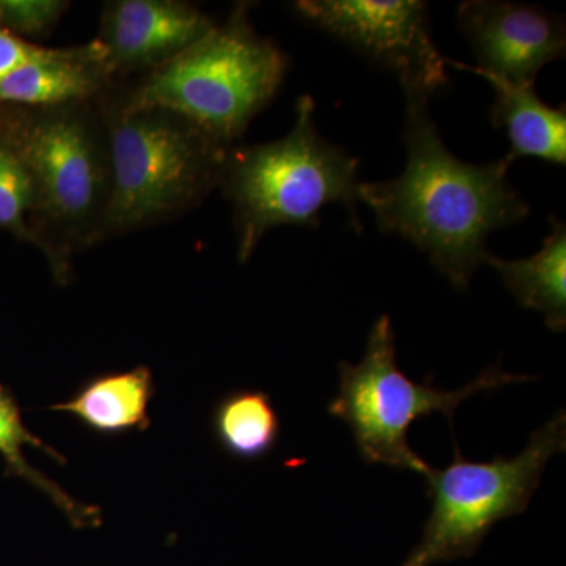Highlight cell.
Wrapping results in <instances>:
<instances>
[{
	"label": "cell",
	"instance_id": "obj_3",
	"mask_svg": "<svg viewBox=\"0 0 566 566\" xmlns=\"http://www.w3.org/2000/svg\"><path fill=\"white\" fill-rule=\"evenodd\" d=\"M112 159L109 207L96 245L174 221L219 188L230 148L159 106H128L114 84L99 96Z\"/></svg>",
	"mask_w": 566,
	"mask_h": 566
},
{
	"label": "cell",
	"instance_id": "obj_10",
	"mask_svg": "<svg viewBox=\"0 0 566 566\" xmlns=\"http://www.w3.org/2000/svg\"><path fill=\"white\" fill-rule=\"evenodd\" d=\"M458 22L479 70L513 84L535 85L539 70L565 55L564 20L538 7L469 0L458 9Z\"/></svg>",
	"mask_w": 566,
	"mask_h": 566
},
{
	"label": "cell",
	"instance_id": "obj_16",
	"mask_svg": "<svg viewBox=\"0 0 566 566\" xmlns=\"http://www.w3.org/2000/svg\"><path fill=\"white\" fill-rule=\"evenodd\" d=\"M212 431L223 452L243 461L270 455L281 436V420L270 395L241 389L226 395L212 412Z\"/></svg>",
	"mask_w": 566,
	"mask_h": 566
},
{
	"label": "cell",
	"instance_id": "obj_11",
	"mask_svg": "<svg viewBox=\"0 0 566 566\" xmlns=\"http://www.w3.org/2000/svg\"><path fill=\"white\" fill-rule=\"evenodd\" d=\"M104 51L95 40L70 48H46L0 82V106H61L91 102L114 84Z\"/></svg>",
	"mask_w": 566,
	"mask_h": 566
},
{
	"label": "cell",
	"instance_id": "obj_15",
	"mask_svg": "<svg viewBox=\"0 0 566 566\" xmlns=\"http://www.w3.org/2000/svg\"><path fill=\"white\" fill-rule=\"evenodd\" d=\"M24 446L43 450L46 455L54 458L57 463H65V458L61 453L55 452L50 446L44 444L39 436L28 430L24 420H22L20 406L14 400L13 395L0 385V457L6 461L7 474L20 476L41 493L46 494L52 504L61 510L74 527L99 526V523H102L99 510L77 501L73 495L62 490L57 483L48 479L43 472L29 464L28 458L22 453Z\"/></svg>",
	"mask_w": 566,
	"mask_h": 566
},
{
	"label": "cell",
	"instance_id": "obj_14",
	"mask_svg": "<svg viewBox=\"0 0 566 566\" xmlns=\"http://www.w3.org/2000/svg\"><path fill=\"white\" fill-rule=\"evenodd\" d=\"M485 264L494 268L517 303L545 316L554 333L566 329V226L551 218V233L535 255L504 260L490 253Z\"/></svg>",
	"mask_w": 566,
	"mask_h": 566
},
{
	"label": "cell",
	"instance_id": "obj_2",
	"mask_svg": "<svg viewBox=\"0 0 566 566\" xmlns=\"http://www.w3.org/2000/svg\"><path fill=\"white\" fill-rule=\"evenodd\" d=\"M0 126L21 153L33 188L31 229L59 285L73 256L95 248L111 202L112 159L99 96L61 106H0Z\"/></svg>",
	"mask_w": 566,
	"mask_h": 566
},
{
	"label": "cell",
	"instance_id": "obj_5",
	"mask_svg": "<svg viewBox=\"0 0 566 566\" xmlns=\"http://www.w3.org/2000/svg\"><path fill=\"white\" fill-rule=\"evenodd\" d=\"M357 172L359 161L316 132L308 95L297 99L296 122L285 137L230 148L219 188L233 205L240 262H249L274 227L318 226L319 211L329 203L344 205L359 232Z\"/></svg>",
	"mask_w": 566,
	"mask_h": 566
},
{
	"label": "cell",
	"instance_id": "obj_1",
	"mask_svg": "<svg viewBox=\"0 0 566 566\" xmlns=\"http://www.w3.org/2000/svg\"><path fill=\"white\" fill-rule=\"evenodd\" d=\"M428 103L406 99L403 174L359 182L357 199L375 212L381 232L411 241L464 292L490 256L488 237L524 221L531 208L506 178L512 159L482 166L458 159L447 150Z\"/></svg>",
	"mask_w": 566,
	"mask_h": 566
},
{
	"label": "cell",
	"instance_id": "obj_18",
	"mask_svg": "<svg viewBox=\"0 0 566 566\" xmlns=\"http://www.w3.org/2000/svg\"><path fill=\"white\" fill-rule=\"evenodd\" d=\"M63 0H29V2H0V29L25 40L48 39L70 9Z\"/></svg>",
	"mask_w": 566,
	"mask_h": 566
},
{
	"label": "cell",
	"instance_id": "obj_6",
	"mask_svg": "<svg viewBox=\"0 0 566 566\" xmlns=\"http://www.w3.org/2000/svg\"><path fill=\"white\" fill-rule=\"evenodd\" d=\"M526 381H535L534 376L510 375L499 367L486 368L452 392L411 381L398 368L392 323L382 315L368 334L363 363H340V387L327 412L348 424L365 463L412 471L427 480L433 468L408 442L417 419L442 412L452 424L453 412L471 395Z\"/></svg>",
	"mask_w": 566,
	"mask_h": 566
},
{
	"label": "cell",
	"instance_id": "obj_8",
	"mask_svg": "<svg viewBox=\"0 0 566 566\" xmlns=\"http://www.w3.org/2000/svg\"><path fill=\"white\" fill-rule=\"evenodd\" d=\"M293 9L303 20L394 73L406 99L430 102L449 84V63L431 40L424 2L301 0Z\"/></svg>",
	"mask_w": 566,
	"mask_h": 566
},
{
	"label": "cell",
	"instance_id": "obj_9",
	"mask_svg": "<svg viewBox=\"0 0 566 566\" xmlns=\"http://www.w3.org/2000/svg\"><path fill=\"white\" fill-rule=\"evenodd\" d=\"M214 28L211 17L182 0H112L95 41L118 82L161 69Z\"/></svg>",
	"mask_w": 566,
	"mask_h": 566
},
{
	"label": "cell",
	"instance_id": "obj_17",
	"mask_svg": "<svg viewBox=\"0 0 566 566\" xmlns=\"http://www.w3.org/2000/svg\"><path fill=\"white\" fill-rule=\"evenodd\" d=\"M35 188L21 153L0 126V229L36 248L31 229Z\"/></svg>",
	"mask_w": 566,
	"mask_h": 566
},
{
	"label": "cell",
	"instance_id": "obj_4",
	"mask_svg": "<svg viewBox=\"0 0 566 566\" xmlns=\"http://www.w3.org/2000/svg\"><path fill=\"white\" fill-rule=\"evenodd\" d=\"M251 3L234 6L222 24L161 69L114 82L128 106H159L196 123L226 147L281 91L290 59L275 41L260 35Z\"/></svg>",
	"mask_w": 566,
	"mask_h": 566
},
{
	"label": "cell",
	"instance_id": "obj_7",
	"mask_svg": "<svg viewBox=\"0 0 566 566\" xmlns=\"http://www.w3.org/2000/svg\"><path fill=\"white\" fill-rule=\"evenodd\" d=\"M566 449V415L557 412L515 458L471 463L455 449L452 464L424 482L433 501L422 539L401 566H431L471 557L491 528L526 512L551 458Z\"/></svg>",
	"mask_w": 566,
	"mask_h": 566
},
{
	"label": "cell",
	"instance_id": "obj_19",
	"mask_svg": "<svg viewBox=\"0 0 566 566\" xmlns=\"http://www.w3.org/2000/svg\"><path fill=\"white\" fill-rule=\"evenodd\" d=\"M46 48L36 46L31 41L22 40L13 33L0 29V82L7 80L11 73L20 70L25 63L40 57Z\"/></svg>",
	"mask_w": 566,
	"mask_h": 566
},
{
	"label": "cell",
	"instance_id": "obj_13",
	"mask_svg": "<svg viewBox=\"0 0 566 566\" xmlns=\"http://www.w3.org/2000/svg\"><path fill=\"white\" fill-rule=\"evenodd\" d=\"M155 394L150 368L139 365L92 378L70 400L52 406V411L73 416L93 433L120 436L150 427L148 406Z\"/></svg>",
	"mask_w": 566,
	"mask_h": 566
},
{
	"label": "cell",
	"instance_id": "obj_12",
	"mask_svg": "<svg viewBox=\"0 0 566 566\" xmlns=\"http://www.w3.org/2000/svg\"><path fill=\"white\" fill-rule=\"evenodd\" d=\"M447 63L485 77L494 88L491 122L505 129L512 151L509 158H536L551 164L566 163V109L551 107L536 95L535 85L513 84L494 74L447 59Z\"/></svg>",
	"mask_w": 566,
	"mask_h": 566
}]
</instances>
